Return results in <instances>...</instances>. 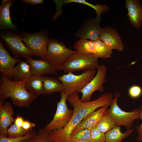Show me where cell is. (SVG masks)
Listing matches in <instances>:
<instances>
[{"label": "cell", "mask_w": 142, "mask_h": 142, "mask_svg": "<svg viewBox=\"0 0 142 142\" xmlns=\"http://www.w3.org/2000/svg\"><path fill=\"white\" fill-rule=\"evenodd\" d=\"M26 61L30 66L32 75H42L46 74L57 75L58 69L44 58L35 59L29 57Z\"/></svg>", "instance_id": "9a60e30c"}, {"label": "cell", "mask_w": 142, "mask_h": 142, "mask_svg": "<svg viewBox=\"0 0 142 142\" xmlns=\"http://www.w3.org/2000/svg\"><path fill=\"white\" fill-rule=\"evenodd\" d=\"M99 39L112 50L115 49L120 52L124 50V45L121 38L113 28L105 26L102 28Z\"/></svg>", "instance_id": "7c38bea8"}, {"label": "cell", "mask_w": 142, "mask_h": 142, "mask_svg": "<svg viewBox=\"0 0 142 142\" xmlns=\"http://www.w3.org/2000/svg\"><path fill=\"white\" fill-rule=\"evenodd\" d=\"M37 133L38 132L35 131L32 129L26 134L22 137L12 138L0 135V142H20L33 136Z\"/></svg>", "instance_id": "f1b7e54d"}, {"label": "cell", "mask_w": 142, "mask_h": 142, "mask_svg": "<svg viewBox=\"0 0 142 142\" xmlns=\"http://www.w3.org/2000/svg\"><path fill=\"white\" fill-rule=\"evenodd\" d=\"M133 129H127L124 133L121 132L120 126H116L106 133V142H122V140L132 134Z\"/></svg>", "instance_id": "7402d4cb"}, {"label": "cell", "mask_w": 142, "mask_h": 142, "mask_svg": "<svg viewBox=\"0 0 142 142\" xmlns=\"http://www.w3.org/2000/svg\"><path fill=\"white\" fill-rule=\"evenodd\" d=\"M94 54L99 58L105 59L110 58L112 53V50L99 39L95 41Z\"/></svg>", "instance_id": "cb8c5ba5"}, {"label": "cell", "mask_w": 142, "mask_h": 142, "mask_svg": "<svg viewBox=\"0 0 142 142\" xmlns=\"http://www.w3.org/2000/svg\"><path fill=\"white\" fill-rule=\"evenodd\" d=\"M43 86L44 94H50L55 92H63L64 86L55 78L48 76H44Z\"/></svg>", "instance_id": "44dd1931"}, {"label": "cell", "mask_w": 142, "mask_h": 142, "mask_svg": "<svg viewBox=\"0 0 142 142\" xmlns=\"http://www.w3.org/2000/svg\"><path fill=\"white\" fill-rule=\"evenodd\" d=\"M101 20L100 17L87 19L82 27L77 31L75 36L80 38L97 40L99 39L102 29L100 25Z\"/></svg>", "instance_id": "8fae6325"}, {"label": "cell", "mask_w": 142, "mask_h": 142, "mask_svg": "<svg viewBox=\"0 0 142 142\" xmlns=\"http://www.w3.org/2000/svg\"><path fill=\"white\" fill-rule=\"evenodd\" d=\"M95 43L94 41L80 38L75 42L74 48L85 55H93L94 54Z\"/></svg>", "instance_id": "603a6c76"}, {"label": "cell", "mask_w": 142, "mask_h": 142, "mask_svg": "<svg viewBox=\"0 0 142 142\" xmlns=\"http://www.w3.org/2000/svg\"><path fill=\"white\" fill-rule=\"evenodd\" d=\"M96 126L92 128L90 142H106L105 134L99 130L97 128Z\"/></svg>", "instance_id": "4dcf8cb0"}, {"label": "cell", "mask_w": 142, "mask_h": 142, "mask_svg": "<svg viewBox=\"0 0 142 142\" xmlns=\"http://www.w3.org/2000/svg\"><path fill=\"white\" fill-rule=\"evenodd\" d=\"M125 5L129 20L134 27L139 29L142 25V6L139 0H126Z\"/></svg>", "instance_id": "e0dca14e"}, {"label": "cell", "mask_w": 142, "mask_h": 142, "mask_svg": "<svg viewBox=\"0 0 142 142\" xmlns=\"http://www.w3.org/2000/svg\"><path fill=\"white\" fill-rule=\"evenodd\" d=\"M128 93L132 98L135 99L138 98L142 94V89L139 85H133L129 88Z\"/></svg>", "instance_id": "1f68e13d"}, {"label": "cell", "mask_w": 142, "mask_h": 142, "mask_svg": "<svg viewBox=\"0 0 142 142\" xmlns=\"http://www.w3.org/2000/svg\"><path fill=\"white\" fill-rule=\"evenodd\" d=\"M14 110L10 103L0 99V135L6 136L8 127L14 122Z\"/></svg>", "instance_id": "2e32d148"}, {"label": "cell", "mask_w": 142, "mask_h": 142, "mask_svg": "<svg viewBox=\"0 0 142 142\" xmlns=\"http://www.w3.org/2000/svg\"><path fill=\"white\" fill-rule=\"evenodd\" d=\"M113 98L111 92L104 93L96 99L88 102L82 101L78 93L68 95L67 101L73 108L72 117L65 128L49 132V136L55 142H69L73 130L84 118L99 108L110 106Z\"/></svg>", "instance_id": "6da1fadb"}, {"label": "cell", "mask_w": 142, "mask_h": 142, "mask_svg": "<svg viewBox=\"0 0 142 142\" xmlns=\"http://www.w3.org/2000/svg\"><path fill=\"white\" fill-rule=\"evenodd\" d=\"M27 140H24L23 141H21L20 142H27Z\"/></svg>", "instance_id": "74e56055"}, {"label": "cell", "mask_w": 142, "mask_h": 142, "mask_svg": "<svg viewBox=\"0 0 142 142\" xmlns=\"http://www.w3.org/2000/svg\"><path fill=\"white\" fill-rule=\"evenodd\" d=\"M97 69L85 70L78 75L69 73L58 77L64 86L62 92L68 95L80 92L94 77Z\"/></svg>", "instance_id": "3957f363"}, {"label": "cell", "mask_w": 142, "mask_h": 142, "mask_svg": "<svg viewBox=\"0 0 142 142\" xmlns=\"http://www.w3.org/2000/svg\"><path fill=\"white\" fill-rule=\"evenodd\" d=\"M97 69L94 77L80 92L82 95L80 100L82 102L90 101L92 94L96 91L100 92L104 91L103 85L106 80L105 77L107 68L105 65H101Z\"/></svg>", "instance_id": "30bf717a"}, {"label": "cell", "mask_w": 142, "mask_h": 142, "mask_svg": "<svg viewBox=\"0 0 142 142\" xmlns=\"http://www.w3.org/2000/svg\"><path fill=\"white\" fill-rule=\"evenodd\" d=\"M27 80L15 82L2 74L0 99L5 100L9 97L12 103L15 106L29 108L32 102L38 97L26 90L24 84Z\"/></svg>", "instance_id": "7a4b0ae2"}, {"label": "cell", "mask_w": 142, "mask_h": 142, "mask_svg": "<svg viewBox=\"0 0 142 142\" xmlns=\"http://www.w3.org/2000/svg\"><path fill=\"white\" fill-rule=\"evenodd\" d=\"M121 94L116 93L114 94L112 102L110 108L107 110L106 113L113 119L116 126H123L127 129H130L132 127L134 120L140 118L141 109H135L131 112L122 110L117 102Z\"/></svg>", "instance_id": "5b68a950"}, {"label": "cell", "mask_w": 142, "mask_h": 142, "mask_svg": "<svg viewBox=\"0 0 142 142\" xmlns=\"http://www.w3.org/2000/svg\"><path fill=\"white\" fill-rule=\"evenodd\" d=\"M22 1L26 4L33 5L41 4L44 2L43 0H22Z\"/></svg>", "instance_id": "d590c367"}, {"label": "cell", "mask_w": 142, "mask_h": 142, "mask_svg": "<svg viewBox=\"0 0 142 142\" xmlns=\"http://www.w3.org/2000/svg\"><path fill=\"white\" fill-rule=\"evenodd\" d=\"M30 68V65L26 61L19 60L13 70V81H21L30 78L32 75Z\"/></svg>", "instance_id": "ffe728a7"}, {"label": "cell", "mask_w": 142, "mask_h": 142, "mask_svg": "<svg viewBox=\"0 0 142 142\" xmlns=\"http://www.w3.org/2000/svg\"><path fill=\"white\" fill-rule=\"evenodd\" d=\"M76 52L67 48L56 39H49L47 52L44 58L58 70L68 58Z\"/></svg>", "instance_id": "8992f818"}, {"label": "cell", "mask_w": 142, "mask_h": 142, "mask_svg": "<svg viewBox=\"0 0 142 142\" xmlns=\"http://www.w3.org/2000/svg\"><path fill=\"white\" fill-rule=\"evenodd\" d=\"M61 99L57 103L55 113L52 120L45 126L43 130L48 133L65 128L70 120L73 110L69 109L66 103L68 95L60 93Z\"/></svg>", "instance_id": "52a82bcc"}, {"label": "cell", "mask_w": 142, "mask_h": 142, "mask_svg": "<svg viewBox=\"0 0 142 142\" xmlns=\"http://www.w3.org/2000/svg\"><path fill=\"white\" fill-rule=\"evenodd\" d=\"M116 126L113 119L106 113L102 117L96 127L100 131L105 134Z\"/></svg>", "instance_id": "d4e9b609"}, {"label": "cell", "mask_w": 142, "mask_h": 142, "mask_svg": "<svg viewBox=\"0 0 142 142\" xmlns=\"http://www.w3.org/2000/svg\"><path fill=\"white\" fill-rule=\"evenodd\" d=\"M36 126L34 123L31 122L27 120H25L23 123L22 127L25 130H30Z\"/></svg>", "instance_id": "836d02e7"}, {"label": "cell", "mask_w": 142, "mask_h": 142, "mask_svg": "<svg viewBox=\"0 0 142 142\" xmlns=\"http://www.w3.org/2000/svg\"><path fill=\"white\" fill-rule=\"evenodd\" d=\"M69 142H90L89 141L87 140H70Z\"/></svg>", "instance_id": "8d00e7d4"}, {"label": "cell", "mask_w": 142, "mask_h": 142, "mask_svg": "<svg viewBox=\"0 0 142 142\" xmlns=\"http://www.w3.org/2000/svg\"></svg>", "instance_id": "f35d334b"}, {"label": "cell", "mask_w": 142, "mask_h": 142, "mask_svg": "<svg viewBox=\"0 0 142 142\" xmlns=\"http://www.w3.org/2000/svg\"><path fill=\"white\" fill-rule=\"evenodd\" d=\"M13 1L3 0L0 6V29L3 30L9 28L14 30L17 27L12 22L10 16V7L12 6Z\"/></svg>", "instance_id": "ac0fdd59"}, {"label": "cell", "mask_w": 142, "mask_h": 142, "mask_svg": "<svg viewBox=\"0 0 142 142\" xmlns=\"http://www.w3.org/2000/svg\"><path fill=\"white\" fill-rule=\"evenodd\" d=\"M31 130H26L22 127L19 126L14 123L7 129L6 136L12 138L22 137L26 134Z\"/></svg>", "instance_id": "83f0119b"}, {"label": "cell", "mask_w": 142, "mask_h": 142, "mask_svg": "<svg viewBox=\"0 0 142 142\" xmlns=\"http://www.w3.org/2000/svg\"><path fill=\"white\" fill-rule=\"evenodd\" d=\"M44 77L42 75H32L25 83L26 90L38 97L44 94L43 86Z\"/></svg>", "instance_id": "d6986e66"}, {"label": "cell", "mask_w": 142, "mask_h": 142, "mask_svg": "<svg viewBox=\"0 0 142 142\" xmlns=\"http://www.w3.org/2000/svg\"><path fill=\"white\" fill-rule=\"evenodd\" d=\"M1 38L4 44L15 58L24 57L26 58L33 55L32 52L22 42L21 35L13 32L5 30L0 32Z\"/></svg>", "instance_id": "ba28073f"}, {"label": "cell", "mask_w": 142, "mask_h": 142, "mask_svg": "<svg viewBox=\"0 0 142 142\" xmlns=\"http://www.w3.org/2000/svg\"><path fill=\"white\" fill-rule=\"evenodd\" d=\"M20 59L11 57L5 49L2 40L0 41V71L11 80H13V72L15 64Z\"/></svg>", "instance_id": "4fadbf2b"}, {"label": "cell", "mask_w": 142, "mask_h": 142, "mask_svg": "<svg viewBox=\"0 0 142 142\" xmlns=\"http://www.w3.org/2000/svg\"><path fill=\"white\" fill-rule=\"evenodd\" d=\"M24 120L22 117L20 115H17L16 118H15L14 122L18 126L22 127Z\"/></svg>", "instance_id": "e575fe53"}, {"label": "cell", "mask_w": 142, "mask_h": 142, "mask_svg": "<svg viewBox=\"0 0 142 142\" xmlns=\"http://www.w3.org/2000/svg\"><path fill=\"white\" fill-rule=\"evenodd\" d=\"M99 58L94 54L87 55L76 50L59 69L66 73L97 69Z\"/></svg>", "instance_id": "277c9868"}, {"label": "cell", "mask_w": 142, "mask_h": 142, "mask_svg": "<svg viewBox=\"0 0 142 142\" xmlns=\"http://www.w3.org/2000/svg\"><path fill=\"white\" fill-rule=\"evenodd\" d=\"M91 129H81L71 135L70 141L75 140H90Z\"/></svg>", "instance_id": "f546056e"}, {"label": "cell", "mask_w": 142, "mask_h": 142, "mask_svg": "<svg viewBox=\"0 0 142 142\" xmlns=\"http://www.w3.org/2000/svg\"><path fill=\"white\" fill-rule=\"evenodd\" d=\"M109 106H106L99 108L89 114L75 127L71 135L81 129H91L96 126L102 117L106 113Z\"/></svg>", "instance_id": "5bb4252c"}, {"label": "cell", "mask_w": 142, "mask_h": 142, "mask_svg": "<svg viewBox=\"0 0 142 142\" xmlns=\"http://www.w3.org/2000/svg\"><path fill=\"white\" fill-rule=\"evenodd\" d=\"M22 40L33 55L44 58L45 56L49 39L47 31H40L36 33H22Z\"/></svg>", "instance_id": "9c48e42d"}, {"label": "cell", "mask_w": 142, "mask_h": 142, "mask_svg": "<svg viewBox=\"0 0 142 142\" xmlns=\"http://www.w3.org/2000/svg\"><path fill=\"white\" fill-rule=\"evenodd\" d=\"M49 133L43 129H40L37 134L28 139L27 142H55L50 136Z\"/></svg>", "instance_id": "4316f807"}, {"label": "cell", "mask_w": 142, "mask_h": 142, "mask_svg": "<svg viewBox=\"0 0 142 142\" xmlns=\"http://www.w3.org/2000/svg\"><path fill=\"white\" fill-rule=\"evenodd\" d=\"M141 110L140 118L142 120L141 123L139 125H137L135 126L136 130L138 132L137 140L139 142L142 141V104L140 105Z\"/></svg>", "instance_id": "d6a6232c"}, {"label": "cell", "mask_w": 142, "mask_h": 142, "mask_svg": "<svg viewBox=\"0 0 142 142\" xmlns=\"http://www.w3.org/2000/svg\"><path fill=\"white\" fill-rule=\"evenodd\" d=\"M63 2L66 4L72 2H75L84 4L94 9L95 11L97 17H100L102 14L107 12L109 9V7L106 5H101L98 3L94 5L87 2L85 0H65Z\"/></svg>", "instance_id": "484cf974"}]
</instances>
